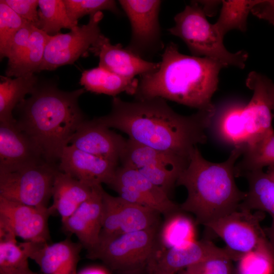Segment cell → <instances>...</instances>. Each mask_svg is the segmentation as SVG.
Listing matches in <instances>:
<instances>
[{
    "label": "cell",
    "instance_id": "40",
    "mask_svg": "<svg viewBox=\"0 0 274 274\" xmlns=\"http://www.w3.org/2000/svg\"><path fill=\"white\" fill-rule=\"evenodd\" d=\"M251 13L274 26V0H259L252 9Z\"/></svg>",
    "mask_w": 274,
    "mask_h": 274
},
{
    "label": "cell",
    "instance_id": "25",
    "mask_svg": "<svg viewBox=\"0 0 274 274\" xmlns=\"http://www.w3.org/2000/svg\"><path fill=\"white\" fill-rule=\"evenodd\" d=\"M39 83L35 74H29L12 79L1 76L0 123L16 121L12 112L22 101L27 94L31 93Z\"/></svg>",
    "mask_w": 274,
    "mask_h": 274
},
{
    "label": "cell",
    "instance_id": "33",
    "mask_svg": "<svg viewBox=\"0 0 274 274\" xmlns=\"http://www.w3.org/2000/svg\"><path fill=\"white\" fill-rule=\"evenodd\" d=\"M39 28L50 36L78 26L69 18L63 0H39Z\"/></svg>",
    "mask_w": 274,
    "mask_h": 274
},
{
    "label": "cell",
    "instance_id": "7",
    "mask_svg": "<svg viewBox=\"0 0 274 274\" xmlns=\"http://www.w3.org/2000/svg\"><path fill=\"white\" fill-rule=\"evenodd\" d=\"M161 224L111 237L100 243L87 256L101 260L117 273L143 269L161 250L159 240Z\"/></svg>",
    "mask_w": 274,
    "mask_h": 274
},
{
    "label": "cell",
    "instance_id": "27",
    "mask_svg": "<svg viewBox=\"0 0 274 274\" xmlns=\"http://www.w3.org/2000/svg\"><path fill=\"white\" fill-rule=\"evenodd\" d=\"M196 224L195 221L182 211L165 218L159 233L161 250L182 246L196 241Z\"/></svg>",
    "mask_w": 274,
    "mask_h": 274
},
{
    "label": "cell",
    "instance_id": "9",
    "mask_svg": "<svg viewBox=\"0 0 274 274\" xmlns=\"http://www.w3.org/2000/svg\"><path fill=\"white\" fill-rule=\"evenodd\" d=\"M265 213L237 210L206 227L220 237L233 261L255 249L266 237L260 222Z\"/></svg>",
    "mask_w": 274,
    "mask_h": 274
},
{
    "label": "cell",
    "instance_id": "13",
    "mask_svg": "<svg viewBox=\"0 0 274 274\" xmlns=\"http://www.w3.org/2000/svg\"><path fill=\"white\" fill-rule=\"evenodd\" d=\"M49 207L31 206L0 196V230L25 242L48 243Z\"/></svg>",
    "mask_w": 274,
    "mask_h": 274
},
{
    "label": "cell",
    "instance_id": "44",
    "mask_svg": "<svg viewBox=\"0 0 274 274\" xmlns=\"http://www.w3.org/2000/svg\"><path fill=\"white\" fill-rule=\"evenodd\" d=\"M147 268L149 274H169L159 270L154 265L151 260L149 262Z\"/></svg>",
    "mask_w": 274,
    "mask_h": 274
},
{
    "label": "cell",
    "instance_id": "24",
    "mask_svg": "<svg viewBox=\"0 0 274 274\" xmlns=\"http://www.w3.org/2000/svg\"><path fill=\"white\" fill-rule=\"evenodd\" d=\"M248 190L238 210L261 211L268 213L274 219V181L263 170L244 173Z\"/></svg>",
    "mask_w": 274,
    "mask_h": 274
},
{
    "label": "cell",
    "instance_id": "2",
    "mask_svg": "<svg viewBox=\"0 0 274 274\" xmlns=\"http://www.w3.org/2000/svg\"><path fill=\"white\" fill-rule=\"evenodd\" d=\"M228 66L207 57L181 53L168 43L154 71L140 76L136 99L160 97L198 110L216 111L212 97L218 88L220 71Z\"/></svg>",
    "mask_w": 274,
    "mask_h": 274
},
{
    "label": "cell",
    "instance_id": "10",
    "mask_svg": "<svg viewBox=\"0 0 274 274\" xmlns=\"http://www.w3.org/2000/svg\"><path fill=\"white\" fill-rule=\"evenodd\" d=\"M103 16L102 12H98L89 15L86 24L78 25L68 33L51 36L46 47L40 72L52 71L72 64L89 51L102 34L99 25Z\"/></svg>",
    "mask_w": 274,
    "mask_h": 274
},
{
    "label": "cell",
    "instance_id": "38",
    "mask_svg": "<svg viewBox=\"0 0 274 274\" xmlns=\"http://www.w3.org/2000/svg\"><path fill=\"white\" fill-rule=\"evenodd\" d=\"M35 26L27 23L21 28L15 35L12 41L7 58V66L14 64L21 57L28 45L30 37Z\"/></svg>",
    "mask_w": 274,
    "mask_h": 274
},
{
    "label": "cell",
    "instance_id": "15",
    "mask_svg": "<svg viewBox=\"0 0 274 274\" xmlns=\"http://www.w3.org/2000/svg\"><path fill=\"white\" fill-rule=\"evenodd\" d=\"M104 189L96 185L90 197L82 203L76 211L62 223L64 231L74 234L87 254L98 247L102 229Z\"/></svg>",
    "mask_w": 274,
    "mask_h": 274
},
{
    "label": "cell",
    "instance_id": "1",
    "mask_svg": "<svg viewBox=\"0 0 274 274\" xmlns=\"http://www.w3.org/2000/svg\"><path fill=\"white\" fill-rule=\"evenodd\" d=\"M216 113L198 110L184 116L160 97L126 101L116 96L111 112L96 119L109 128L125 133L134 142L190 161L197 145L206 143V131Z\"/></svg>",
    "mask_w": 274,
    "mask_h": 274
},
{
    "label": "cell",
    "instance_id": "36",
    "mask_svg": "<svg viewBox=\"0 0 274 274\" xmlns=\"http://www.w3.org/2000/svg\"><path fill=\"white\" fill-rule=\"evenodd\" d=\"M137 170L168 195L176 185L177 179L183 171L174 167L165 166L145 167Z\"/></svg>",
    "mask_w": 274,
    "mask_h": 274
},
{
    "label": "cell",
    "instance_id": "35",
    "mask_svg": "<svg viewBox=\"0 0 274 274\" xmlns=\"http://www.w3.org/2000/svg\"><path fill=\"white\" fill-rule=\"evenodd\" d=\"M70 19L78 25V20L83 16L102 11H109L121 15V12L116 1L113 0H63Z\"/></svg>",
    "mask_w": 274,
    "mask_h": 274
},
{
    "label": "cell",
    "instance_id": "28",
    "mask_svg": "<svg viewBox=\"0 0 274 274\" xmlns=\"http://www.w3.org/2000/svg\"><path fill=\"white\" fill-rule=\"evenodd\" d=\"M243 146L242 159L234 167L235 177L248 172L263 170L265 166L274 167V131Z\"/></svg>",
    "mask_w": 274,
    "mask_h": 274
},
{
    "label": "cell",
    "instance_id": "39",
    "mask_svg": "<svg viewBox=\"0 0 274 274\" xmlns=\"http://www.w3.org/2000/svg\"><path fill=\"white\" fill-rule=\"evenodd\" d=\"M6 4L22 18L39 28V17L37 7L39 0H5Z\"/></svg>",
    "mask_w": 274,
    "mask_h": 274
},
{
    "label": "cell",
    "instance_id": "26",
    "mask_svg": "<svg viewBox=\"0 0 274 274\" xmlns=\"http://www.w3.org/2000/svg\"><path fill=\"white\" fill-rule=\"evenodd\" d=\"M119 222V234L146 229L162 224L158 211L116 196Z\"/></svg>",
    "mask_w": 274,
    "mask_h": 274
},
{
    "label": "cell",
    "instance_id": "43",
    "mask_svg": "<svg viewBox=\"0 0 274 274\" xmlns=\"http://www.w3.org/2000/svg\"><path fill=\"white\" fill-rule=\"evenodd\" d=\"M264 230L269 243L274 250V219H272L270 226L264 228Z\"/></svg>",
    "mask_w": 274,
    "mask_h": 274
},
{
    "label": "cell",
    "instance_id": "49",
    "mask_svg": "<svg viewBox=\"0 0 274 274\" xmlns=\"http://www.w3.org/2000/svg\"><path fill=\"white\" fill-rule=\"evenodd\" d=\"M29 274H41V273H38L33 272L32 271H31V272Z\"/></svg>",
    "mask_w": 274,
    "mask_h": 274
},
{
    "label": "cell",
    "instance_id": "21",
    "mask_svg": "<svg viewBox=\"0 0 274 274\" xmlns=\"http://www.w3.org/2000/svg\"><path fill=\"white\" fill-rule=\"evenodd\" d=\"M95 186L77 180L58 170L52 188L53 202L49 207L53 214L57 212L60 216L63 223L90 197Z\"/></svg>",
    "mask_w": 274,
    "mask_h": 274
},
{
    "label": "cell",
    "instance_id": "3",
    "mask_svg": "<svg viewBox=\"0 0 274 274\" xmlns=\"http://www.w3.org/2000/svg\"><path fill=\"white\" fill-rule=\"evenodd\" d=\"M84 88L64 91L54 84H39L18 105V127L41 149L46 160L59 161L64 148L85 120L78 100Z\"/></svg>",
    "mask_w": 274,
    "mask_h": 274
},
{
    "label": "cell",
    "instance_id": "16",
    "mask_svg": "<svg viewBox=\"0 0 274 274\" xmlns=\"http://www.w3.org/2000/svg\"><path fill=\"white\" fill-rule=\"evenodd\" d=\"M22 245L29 258L40 267L41 274H77L83 246L70 238L49 244L25 242Z\"/></svg>",
    "mask_w": 274,
    "mask_h": 274
},
{
    "label": "cell",
    "instance_id": "18",
    "mask_svg": "<svg viewBox=\"0 0 274 274\" xmlns=\"http://www.w3.org/2000/svg\"><path fill=\"white\" fill-rule=\"evenodd\" d=\"M118 163L82 151L72 145L63 150L58 169L92 186L109 184Z\"/></svg>",
    "mask_w": 274,
    "mask_h": 274
},
{
    "label": "cell",
    "instance_id": "29",
    "mask_svg": "<svg viewBox=\"0 0 274 274\" xmlns=\"http://www.w3.org/2000/svg\"><path fill=\"white\" fill-rule=\"evenodd\" d=\"M51 36L35 27L28 46L19 59L13 65L7 66L6 75L15 78L40 72L46 45Z\"/></svg>",
    "mask_w": 274,
    "mask_h": 274
},
{
    "label": "cell",
    "instance_id": "5",
    "mask_svg": "<svg viewBox=\"0 0 274 274\" xmlns=\"http://www.w3.org/2000/svg\"><path fill=\"white\" fill-rule=\"evenodd\" d=\"M263 76L255 71L249 74L246 84L253 94L248 104H227L217 115L216 132L226 143L234 147L245 146L274 131L273 114Z\"/></svg>",
    "mask_w": 274,
    "mask_h": 274
},
{
    "label": "cell",
    "instance_id": "37",
    "mask_svg": "<svg viewBox=\"0 0 274 274\" xmlns=\"http://www.w3.org/2000/svg\"><path fill=\"white\" fill-rule=\"evenodd\" d=\"M232 261L228 256H215L185 269L195 274H235Z\"/></svg>",
    "mask_w": 274,
    "mask_h": 274
},
{
    "label": "cell",
    "instance_id": "31",
    "mask_svg": "<svg viewBox=\"0 0 274 274\" xmlns=\"http://www.w3.org/2000/svg\"><path fill=\"white\" fill-rule=\"evenodd\" d=\"M28 255L14 235L0 230V274H14L30 270Z\"/></svg>",
    "mask_w": 274,
    "mask_h": 274
},
{
    "label": "cell",
    "instance_id": "12",
    "mask_svg": "<svg viewBox=\"0 0 274 274\" xmlns=\"http://www.w3.org/2000/svg\"><path fill=\"white\" fill-rule=\"evenodd\" d=\"M119 3L127 16L131 35L126 49L143 57L162 47L159 14L162 1L120 0Z\"/></svg>",
    "mask_w": 274,
    "mask_h": 274
},
{
    "label": "cell",
    "instance_id": "20",
    "mask_svg": "<svg viewBox=\"0 0 274 274\" xmlns=\"http://www.w3.org/2000/svg\"><path fill=\"white\" fill-rule=\"evenodd\" d=\"M218 256H228L232 259L225 248H220L210 240L203 239L182 246L161 250L151 261L159 270L176 274L209 258Z\"/></svg>",
    "mask_w": 274,
    "mask_h": 274
},
{
    "label": "cell",
    "instance_id": "46",
    "mask_svg": "<svg viewBox=\"0 0 274 274\" xmlns=\"http://www.w3.org/2000/svg\"><path fill=\"white\" fill-rule=\"evenodd\" d=\"M266 173L274 181V167H268Z\"/></svg>",
    "mask_w": 274,
    "mask_h": 274
},
{
    "label": "cell",
    "instance_id": "4",
    "mask_svg": "<svg viewBox=\"0 0 274 274\" xmlns=\"http://www.w3.org/2000/svg\"><path fill=\"white\" fill-rule=\"evenodd\" d=\"M243 152V146H235L226 161L214 163L205 159L197 147L192 151L176 185L183 186L187 191L181 210L193 214L197 224L206 227L238 210L246 192L236 184L234 167Z\"/></svg>",
    "mask_w": 274,
    "mask_h": 274
},
{
    "label": "cell",
    "instance_id": "34",
    "mask_svg": "<svg viewBox=\"0 0 274 274\" xmlns=\"http://www.w3.org/2000/svg\"><path fill=\"white\" fill-rule=\"evenodd\" d=\"M28 23L5 2L0 1V56L7 57L16 33Z\"/></svg>",
    "mask_w": 274,
    "mask_h": 274
},
{
    "label": "cell",
    "instance_id": "42",
    "mask_svg": "<svg viewBox=\"0 0 274 274\" xmlns=\"http://www.w3.org/2000/svg\"><path fill=\"white\" fill-rule=\"evenodd\" d=\"M197 2L201 6L206 15L210 16L216 11L217 5L220 3L218 1H199Z\"/></svg>",
    "mask_w": 274,
    "mask_h": 274
},
{
    "label": "cell",
    "instance_id": "47",
    "mask_svg": "<svg viewBox=\"0 0 274 274\" xmlns=\"http://www.w3.org/2000/svg\"><path fill=\"white\" fill-rule=\"evenodd\" d=\"M178 273V274H195V273L188 270L187 269H183V270L180 271Z\"/></svg>",
    "mask_w": 274,
    "mask_h": 274
},
{
    "label": "cell",
    "instance_id": "45",
    "mask_svg": "<svg viewBox=\"0 0 274 274\" xmlns=\"http://www.w3.org/2000/svg\"><path fill=\"white\" fill-rule=\"evenodd\" d=\"M118 274H149L147 267L138 270L127 272L118 273Z\"/></svg>",
    "mask_w": 274,
    "mask_h": 274
},
{
    "label": "cell",
    "instance_id": "48",
    "mask_svg": "<svg viewBox=\"0 0 274 274\" xmlns=\"http://www.w3.org/2000/svg\"><path fill=\"white\" fill-rule=\"evenodd\" d=\"M31 270L30 269L26 271L18 272V273H14V274H29L31 272Z\"/></svg>",
    "mask_w": 274,
    "mask_h": 274
},
{
    "label": "cell",
    "instance_id": "14",
    "mask_svg": "<svg viewBox=\"0 0 274 274\" xmlns=\"http://www.w3.org/2000/svg\"><path fill=\"white\" fill-rule=\"evenodd\" d=\"M48 162L38 145L12 123H0V172Z\"/></svg>",
    "mask_w": 274,
    "mask_h": 274
},
{
    "label": "cell",
    "instance_id": "22",
    "mask_svg": "<svg viewBox=\"0 0 274 274\" xmlns=\"http://www.w3.org/2000/svg\"><path fill=\"white\" fill-rule=\"evenodd\" d=\"M121 165L138 169L145 167L172 166L183 170L190 161L127 139L119 158Z\"/></svg>",
    "mask_w": 274,
    "mask_h": 274
},
{
    "label": "cell",
    "instance_id": "41",
    "mask_svg": "<svg viewBox=\"0 0 274 274\" xmlns=\"http://www.w3.org/2000/svg\"><path fill=\"white\" fill-rule=\"evenodd\" d=\"M263 82L274 118V83L263 75Z\"/></svg>",
    "mask_w": 274,
    "mask_h": 274
},
{
    "label": "cell",
    "instance_id": "23",
    "mask_svg": "<svg viewBox=\"0 0 274 274\" xmlns=\"http://www.w3.org/2000/svg\"><path fill=\"white\" fill-rule=\"evenodd\" d=\"M139 82L136 78L127 79L99 66L83 72L80 80L86 90L113 97L122 92L134 96Z\"/></svg>",
    "mask_w": 274,
    "mask_h": 274
},
{
    "label": "cell",
    "instance_id": "30",
    "mask_svg": "<svg viewBox=\"0 0 274 274\" xmlns=\"http://www.w3.org/2000/svg\"><path fill=\"white\" fill-rule=\"evenodd\" d=\"M259 0H227L222 1L219 17L214 25L224 36L230 30L236 29L244 32L247 28L249 13Z\"/></svg>",
    "mask_w": 274,
    "mask_h": 274
},
{
    "label": "cell",
    "instance_id": "17",
    "mask_svg": "<svg viewBox=\"0 0 274 274\" xmlns=\"http://www.w3.org/2000/svg\"><path fill=\"white\" fill-rule=\"evenodd\" d=\"M126 141L121 135L94 118L85 120L81 124L69 145L86 153L118 163Z\"/></svg>",
    "mask_w": 274,
    "mask_h": 274
},
{
    "label": "cell",
    "instance_id": "19",
    "mask_svg": "<svg viewBox=\"0 0 274 274\" xmlns=\"http://www.w3.org/2000/svg\"><path fill=\"white\" fill-rule=\"evenodd\" d=\"M89 51L99 58L98 66L123 77L133 79L154 71L159 62L147 61L123 48L121 44L113 45L101 34Z\"/></svg>",
    "mask_w": 274,
    "mask_h": 274
},
{
    "label": "cell",
    "instance_id": "32",
    "mask_svg": "<svg viewBox=\"0 0 274 274\" xmlns=\"http://www.w3.org/2000/svg\"><path fill=\"white\" fill-rule=\"evenodd\" d=\"M237 262L235 274H274V250L267 237Z\"/></svg>",
    "mask_w": 274,
    "mask_h": 274
},
{
    "label": "cell",
    "instance_id": "11",
    "mask_svg": "<svg viewBox=\"0 0 274 274\" xmlns=\"http://www.w3.org/2000/svg\"><path fill=\"white\" fill-rule=\"evenodd\" d=\"M107 185L124 200L154 209L164 218L182 211L180 205L170 199L168 194L137 169L118 166Z\"/></svg>",
    "mask_w": 274,
    "mask_h": 274
},
{
    "label": "cell",
    "instance_id": "6",
    "mask_svg": "<svg viewBox=\"0 0 274 274\" xmlns=\"http://www.w3.org/2000/svg\"><path fill=\"white\" fill-rule=\"evenodd\" d=\"M201 6L193 1L174 17L175 25L168 29L181 39L193 56L217 60L227 66L244 68L248 58L247 51L231 53L226 49L223 38L214 24L209 22Z\"/></svg>",
    "mask_w": 274,
    "mask_h": 274
},
{
    "label": "cell",
    "instance_id": "8",
    "mask_svg": "<svg viewBox=\"0 0 274 274\" xmlns=\"http://www.w3.org/2000/svg\"><path fill=\"white\" fill-rule=\"evenodd\" d=\"M55 163L44 162L12 172H0V196L25 204L47 208L52 197Z\"/></svg>",
    "mask_w": 274,
    "mask_h": 274
}]
</instances>
